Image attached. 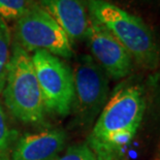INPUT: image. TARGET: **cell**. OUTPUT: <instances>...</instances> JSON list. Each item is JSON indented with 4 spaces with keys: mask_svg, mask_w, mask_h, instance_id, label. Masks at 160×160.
I'll list each match as a JSON object with an SVG mask.
<instances>
[{
    "mask_svg": "<svg viewBox=\"0 0 160 160\" xmlns=\"http://www.w3.org/2000/svg\"><path fill=\"white\" fill-rule=\"evenodd\" d=\"M92 18L103 25L138 63L155 69L159 63V50L154 35L138 17L105 0H86Z\"/></svg>",
    "mask_w": 160,
    "mask_h": 160,
    "instance_id": "6da1fadb",
    "label": "cell"
},
{
    "mask_svg": "<svg viewBox=\"0 0 160 160\" xmlns=\"http://www.w3.org/2000/svg\"><path fill=\"white\" fill-rule=\"evenodd\" d=\"M3 97L11 114L24 123H38L45 117L42 95L32 57L19 43L12 48Z\"/></svg>",
    "mask_w": 160,
    "mask_h": 160,
    "instance_id": "7a4b0ae2",
    "label": "cell"
},
{
    "mask_svg": "<svg viewBox=\"0 0 160 160\" xmlns=\"http://www.w3.org/2000/svg\"><path fill=\"white\" fill-rule=\"evenodd\" d=\"M144 113L145 99L141 88H120L103 107L87 145L95 153L112 135L122 131L137 132Z\"/></svg>",
    "mask_w": 160,
    "mask_h": 160,
    "instance_id": "3957f363",
    "label": "cell"
},
{
    "mask_svg": "<svg viewBox=\"0 0 160 160\" xmlns=\"http://www.w3.org/2000/svg\"><path fill=\"white\" fill-rule=\"evenodd\" d=\"M17 43L27 52L47 51L61 58L72 56L71 40L55 19L33 2L17 20Z\"/></svg>",
    "mask_w": 160,
    "mask_h": 160,
    "instance_id": "277c9868",
    "label": "cell"
},
{
    "mask_svg": "<svg viewBox=\"0 0 160 160\" xmlns=\"http://www.w3.org/2000/svg\"><path fill=\"white\" fill-rule=\"evenodd\" d=\"M31 57L45 110L59 116L68 115L74 100L73 76L69 66L47 51H35Z\"/></svg>",
    "mask_w": 160,
    "mask_h": 160,
    "instance_id": "5b68a950",
    "label": "cell"
},
{
    "mask_svg": "<svg viewBox=\"0 0 160 160\" xmlns=\"http://www.w3.org/2000/svg\"><path fill=\"white\" fill-rule=\"evenodd\" d=\"M73 108L82 122H91L103 107L108 93L105 71L89 55H81L72 71Z\"/></svg>",
    "mask_w": 160,
    "mask_h": 160,
    "instance_id": "8992f818",
    "label": "cell"
},
{
    "mask_svg": "<svg viewBox=\"0 0 160 160\" xmlns=\"http://www.w3.org/2000/svg\"><path fill=\"white\" fill-rule=\"evenodd\" d=\"M85 37L92 55L105 73L114 79H122L130 73L131 55L103 25L92 17L88 19Z\"/></svg>",
    "mask_w": 160,
    "mask_h": 160,
    "instance_id": "52a82bcc",
    "label": "cell"
},
{
    "mask_svg": "<svg viewBox=\"0 0 160 160\" xmlns=\"http://www.w3.org/2000/svg\"><path fill=\"white\" fill-rule=\"evenodd\" d=\"M67 135L62 129H50L25 134L17 142L12 160H55L66 146Z\"/></svg>",
    "mask_w": 160,
    "mask_h": 160,
    "instance_id": "ba28073f",
    "label": "cell"
},
{
    "mask_svg": "<svg viewBox=\"0 0 160 160\" xmlns=\"http://www.w3.org/2000/svg\"><path fill=\"white\" fill-rule=\"evenodd\" d=\"M62 27L70 40L85 37L88 27V17L80 0H33Z\"/></svg>",
    "mask_w": 160,
    "mask_h": 160,
    "instance_id": "9c48e42d",
    "label": "cell"
},
{
    "mask_svg": "<svg viewBox=\"0 0 160 160\" xmlns=\"http://www.w3.org/2000/svg\"><path fill=\"white\" fill-rule=\"evenodd\" d=\"M11 53V31L6 22L0 18V94L5 86Z\"/></svg>",
    "mask_w": 160,
    "mask_h": 160,
    "instance_id": "30bf717a",
    "label": "cell"
},
{
    "mask_svg": "<svg viewBox=\"0 0 160 160\" xmlns=\"http://www.w3.org/2000/svg\"><path fill=\"white\" fill-rule=\"evenodd\" d=\"M32 3L33 0H0V18L17 21Z\"/></svg>",
    "mask_w": 160,
    "mask_h": 160,
    "instance_id": "8fae6325",
    "label": "cell"
},
{
    "mask_svg": "<svg viewBox=\"0 0 160 160\" xmlns=\"http://www.w3.org/2000/svg\"><path fill=\"white\" fill-rule=\"evenodd\" d=\"M55 160H97V158L87 144H80L71 146Z\"/></svg>",
    "mask_w": 160,
    "mask_h": 160,
    "instance_id": "7c38bea8",
    "label": "cell"
},
{
    "mask_svg": "<svg viewBox=\"0 0 160 160\" xmlns=\"http://www.w3.org/2000/svg\"><path fill=\"white\" fill-rule=\"evenodd\" d=\"M12 137V131L8 126L4 110L0 104V154L11 144Z\"/></svg>",
    "mask_w": 160,
    "mask_h": 160,
    "instance_id": "4fadbf2b",
    "label": "cell"
},
{
    "mask_svg": "<svg viewBox=\"0 0 160 160\" xmlns=\"http://www.w3.org/2000/svg\"><path fill=\"white\" fill-rule=\"evenodd\" d=\"M0 160H8V159H6L5 157H1V156H0Z\"/></svg>",
    "mask_w": 160,
    "mask_h": 160,
    "instance_id": "5bb4252c",
    "label": "cell"
}]
</instances>
